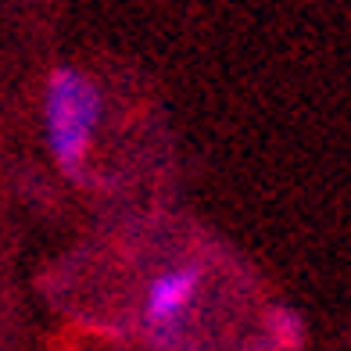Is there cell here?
Returning a JSON list of instances; mask_svg holds the SVG:
<instances>
[{"mask_svg":"<svg viewBox=\"0 0 351 351\" xmlns=\"http://www.w3.org/2000/svg\"><path fill=\"white\" fill-rule=\"evenodd\" d=\"M43 122L54 162L65 172H75L86 162L101 122V90L93 86V79L79 69H54L47 79Z\"/></svg>","mask_w":351,"mask_h":351,"instance_id":"cell-1","label":"cell"},{"mask_svg":"<svg viewBox=\"0 0 351 351\" xmlns=\"http://www.w3.org/2000/svg\"><path fill=\"white\" fill-rule=\"evenodd\" d=\"M201 287V269L197 265H176L165 269L162 276H154L147 287V298H143V319L154 333L176 330L183 323V315L190 312Z\"/></svg>","mask_w":351,"mask_h":351,"instance_id":"cell-2","label":"cell"},{"mask_svg":"<svg viewBox=\"0 0 351 351\" xmlns=\"http://www.w3.org/2000/svg\"><path fill=\"white\" fill-rule=\"evenodd\" d=\"M269 337L276 351H301L305 348V323L294 308H273L269 312Z\"/></svg>","mask_w":351,"mask_h":351,"instance_id":"cell-3","label":"cell"}]
</instances>
